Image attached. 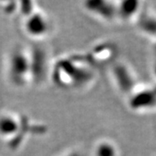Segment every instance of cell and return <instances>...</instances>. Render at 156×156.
Instances as JSON below:
<instances>
[{"mask_svg": "<svg viewBox=\"0 0 156 156\" xmlns=\"http://www.w3.org/2000/svg\"><path fill=\"white\" fill-rule=\"evenodd\" d=\"M131 105L134 108H151L156 105V89H147L140 93L132 100Z\"/></svg>", "mask_w": 156, "mask_h": 156, "instance_id": "8992f818", "label": "cell"}, {"mask_svg": "<svg viewBox=\"0 0 156 156\" xmlns=\"http://www.w3.org/2000/svg\"><path fill=\"white\" fill-rule=\"evenodd\" d=\"M86 6L89 11L97 13L103 18L111 19L115 17V8L111 5L110 3L104 2V1H91L86 3Z\"/></svg>", "mask_w": 156, "mask_h": 156, "instance_id": "5b68a950", "label": "cell"}, {"mask_svg": "<svg viewBox=\"0 0 156 156\" xmlns=\"http://www.w3.org/2000/svg\"><path fill=\"white\" fill-rule=\"evenodd\" d=\"M154 72H155V76H156V63H155V66H154Z\"/></svg>", "mask_w": 156, "mask_h": 156, "instance_id": "7c38bea8", "label": "cell"}, {"mask_svg": "<svg viewBox=\"0 0 156 156\" xmlns=\"http://www.w3.org/2000/svg\"><path fill=\"white\" fill-rule=\"evenodd\" d=\"M138 5L139 3L136 1H125L121 3V6L119 7L118 11V15L124 19L130 18L138 11Z\"/></svg>", "mask_w": 156, "mask_h": 156, "instance_id": "52a82bcc", "label": "cell"}, {"mask_svg": "<svg viewBox=\"0 0 156 156\" xmlns=\"http://www.w3.org/2000/svg\"><path fill=\"white\" fill-rule=\"evenodd\" d=\"M77 62L64 59L58 61L54 68V77L58 76H66L56 82V83L62 86H80L89 82L91 77V73L89 72L84 67L77 66Z\"/></svg>", "mask_w": 156, "mask_h": 156, "instance_id": "7a4b0ae2", "label": "cell"}, {"mask_svg": "<svg viewBox=\"0 0 156 156\" xmlns=\"http://www.w3.org/2000/svg\"><path fill=\"white\" fill-rule=\"evenodd\" d=\"M23 122L13 115H5L0 117V136L10 141L11 144L19 138L23 130Z\"/></svg>", "mask_w": 156, "mask_h": 156, "instance_id": "277c9868", "label": "cell"}, {"mask_svg": "<svg viewBox=\"0 0 156 156\" xmlns=\"http://www.w3.org/2000/svg\"><path fill=\"white\" fill-rule=\"evenodd\" d=\"M115 69H117V80H118L119 84L122 86V88L125 90L131 88L133 86V82H132V78L130 77L127 69L122 66L117 67Z\"/></svg>", "mask_w": 156, "mask_h": 156, "instance_id": "ba28073f", "label": "cell"}, {"mask_svg": "<svg viewBox=\"0 0 156 156\" xmlns=\"http://www.w3.org/2000/svg\"><path fill=\"white\" fill-rule=\"evenodd\" d=\"M67 156H83V154H81L80 153H78V152H74V153H71V154H68Z\"/></svg>", "mask_w": 156, "mask_h": 156, "instance_id": "8fae6325", "label": "cell"}, {"mask_svg": "<svg viewBox=\"0 0 156 156\" xmlns=\"http://www.w3.org/2000/svg\"><path fill=\"white\" fill-rule=\"evenodd\" d=\"M23 27L30 37L39 39L44 37L49 33L50 25L45 14L36 10L29 17H25Z\"/></svg>", "mask_w": 156, "mask_h": 156, "instance_id": "3957f363", "label": "cell"}, {"mask_svg": "<svg viewBox=\"0 0 156 156\" xmlns=\"http://www.w3.org/2000/svg\"><path fill=\"white\" fill-rule=\"evenodd\" d=\"M140 26L147 33L156 34V18L146 14L140 18Z\"/></svg>", "mask_w": 156, "mask_h": 156, "instance_id": "9c48e42d", "label": "cell"}, {"mask_svg": "<svg viewBox=\"0 0 156 156\" xmlns=\"http://www.w3.org/2000/svg\"><path fill=\"white\" fill-rule=\"evenodd\" d=\"M96 156H116V151L111 144L101 143L96 148Z\"/></svg>", "mask_w": 156, "mask_h": 156, "instance_id": "30bf717a", "label": "cell"}, {"mask_svg": "<svg viewBox=\"0 0 156 156\" xmlns=\"http://www.w3.org/2000/svg\"><path fill=\"white\" fill-rule=\"evenodd\" d=\"M8 77L16 87H23L31 81L30 55L24 49L17 47L10 55Z\"/></svg>", "mask_w": 156, "mask_h": 156, "instance_id": "6da1fadb", "label": "cell"}]
</instances>
